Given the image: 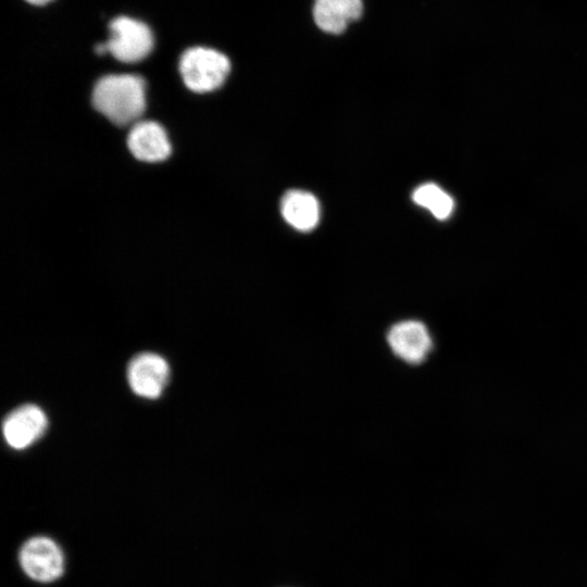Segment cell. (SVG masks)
<instances>
[{
    "label": "cell",
    "instance_id": "1",
    "mask_svg": "<svg viewBox=\"0 0 587 587\" xmlns=\"http://www.w3.org/2000/svg\"><path fill=\"white\" fill-rule=\"evenodd\" d=\"M93 108L117 126L135 124L146 110V82L135 74H112L95 85Z\"/></svg>",
    "mask_w": 587,
    "mask_h": 587
},
{
    "label": "cell",
    "instance_id": "2",
    "mask_svg": "<svg viewBox=\"0 0 587 587\" xmlns=\"http://www.w3.org/2000/svg\"><path fill=\"white\" fill-rule=\"evenodd\" d=\"M184 84L193 92H209L221 87L230 71L228 58L212 48L192 47L184 51L178 64Z\"/></svg>",
    "mask_w": 587,
    "mask_h": 587
},
{
    "label": "cell",
    "instance_id": "3",
    "mask_svg": "<svg viewBox=\"0 0 587 587\" xmlns=\"http://www.w3.org/2000/svg\"><path fill=\"white\" fill-rule=\"evenodd\" d=\"M110 37L105 43L116 60L135 63L145 59L153 48V35L147 24L141 21L118 16L109 25Z\"/></svg>",
    "mask_w": 587,
    "mask_h": 587
},
{
    "label": "cell",
    "instance_id": "4",
    "mask_svg": "<svg viewBox=\"0 0 587 587\" xmlns=\"http://www.w3.org/2000/svg\"><path fill=\"white\" fill-rule=\"evenodd\" d=\"M18 560L25 574L38 583H51L60 578L64 571L61 548L45 536L28 539L20 550Z\"/></svg>",
    "mask_w": 587,
    "mask_h": 587
},
{
    "label": "cell",
    "instance_id": "5",
    "mask_svg": "<svg viewBox=\"0 0 587 587\" xmlns=\"http://www.w3.org/2000/svg\"><path fill=\"white\" fill-rule=\"evenodd\" d=\"M386 339L391 352L412 365L424 362L433 349L430 333L419 320H402L392 324Z\"/></svg>",
    "mask_w": 587,
    "mask_h": 587
},
{
    "label": "cell",
    "instance_id": "6",
    "mask_svg": "<svg viewBox=\"0 0 587 587\" xmlns=\"http://www.w3.org/2000/svg\"><path fill=\"white\" fill-rule=\"evenodd\" d=\"M168 375L167 362L153 352H142L135 355L127 367L129 387L137 396L148 399L161 396Z\"/></svg>",
    "mask_w": 587,
    "mask_h": 587
},
{
    "label": "cell",
    "instance_id": "7",
    "mask_svg": "<svg viewBox=\"0 0 587 587\" xmlns=\"http://www.w3.org/2000/svg\"><path fill=\"white\" fill-rule=\"evenodd\" d=\"M47 424L48 420L41 408L30 403L23 404L3 420V437L11 448L25 449L42 436Z\"/></svg>",
    "mask_w": 587,
    "mask_h": 587
},
{
    "label": "cell",
    "instance_id": "8",
    "mask_svg": "<svg viewBox=\"0 0 587 587\" xmlns=\"http://www.w3.org/2000/svg\"><path fill=\"white\" fill-rule=\"evenodd\" d=\"M127 146L137 160L145 162L164 161L172 152L166 132L152 121L135 123L129 130Z\"/></svg>",
    "mask_w": 587,
    "mask_h": 587
},
{
    "label": "cell",
    "instance_id": "9",
    "mask_svg": "<svg viewBox=\"0 0 587 587\" xmlns=\"http://www.w3.org/2000/svg\"><path fill=\"white\" fill-rule=\"evenodd\" d=\"M362 12V0H314L313 5L315 24L328 34L342 33Z\"/></svg>",
    "mask_w": 587,
    "mask_h": 587
},
{
    "label": "cell",
    "instance_id": "10",
    "mask_svg": "<svg viewBox=\"0 0 587 587\" xmlns=\"http://www.w3.org/2000/svg\"><path fill=\"white\" fill-rule=\"evenodd\" d=\"M280 212L294 228L308 232L320 221V204L316 198L303 190H289L280 201Z\"/></svg>",
    "mask_w": 587,
    "mask_h": 587
},
{
    "label": "cell",
    "instance_id": "11",
    "mask_svg": "<svg viewBox=\"0 0 587 587\" xmlns=\"http://www.w3.org/2000/svg\"><path fill=\"white\" fill-rule=\"evenodd\" d=\"M412 199L417 205L427 209L438 220L448 218L453 210L452 198L434 183L419 186L413 191Z\"/></svg>",
    "mask_w": 587,
    "mask_h": 587
},
{
    "label": "cell",
    "instance_id": "12",
    "mask_svg": "<svg viewBox=\"0 0 587 587\" xmlns=\"http://www.w3.org/2000/svg\"><path fill=\"white\" fill-rule=\"evenodd\" d=\"M26 1L29 2V3H32V4L42 5V4L48 3V2L51 1V0H26Z\"/></svg>",
    "mask_w": 587,
    "mask_h": 587
}]
</instances>
